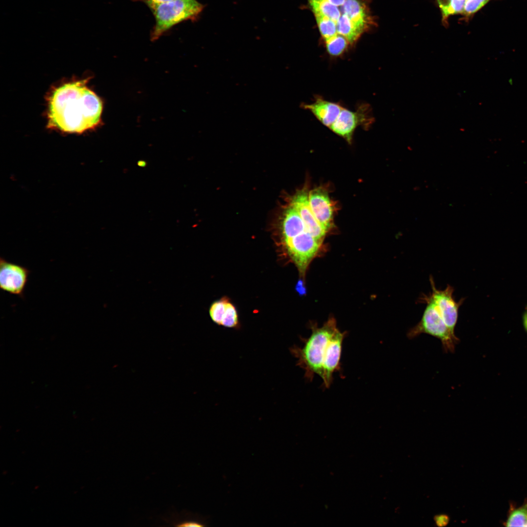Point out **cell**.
<instances>
[{
  "label": "cell",
  "instance_id": "6da1fadb",
  "mask_svg": "<svg viewBox=\"0 0 527 527\" xmlns=\"http://www.w3.org/2000/svg\"><path fill=\"white\" fill-rule=\"evenodd\" d=\"M88 80L67 82L52 91L48 101L49 128L81 133L101 123L102 101L88 87Z\"/></svg>",
  "mask_w": 527,
  "mask_h": 527
},
{
  "label": "cell",
  "instance_id": "7a4b0ae2",
  "mask_svg": "<svg viewBox=\"0 0 527 527\" xmlns=\"http://www.w3.org/2000/svg\"><path fill=\"white\" fill-rule=\"evenodd\" d=\"M314 16L332 21L338 36L354 43L368 29L365 3L363 0H340L331 3L326 0H308Z\"/></svg>",
  "mask_w": 527,
  "mask_h": 527
},
{
  "label": "cell",
  "instance_id": "3957f363",
  "mask_svg": "<svg viewBox=\"0 0 527 527\" xmlns=\"http://www.w3.org/2000/svg\"><path fill=\"white\" fill-rule=\"evenodd\" d=\"M312 334L303 339L304 345L289 348L297 359V365L304 371V378L311 382L315 375L321 377L324 358L333 335L338 329L335 321L331 319L321 327H312Z\"/></svg>",
  "mask_w": 527,
  "mask_h": 527
},
{
  "label": "cell",
  "instance_id": "277c9868",
  "mask_svg": "<svg viewBox=\"0 0 527 527\" xmlns=\"http://www.w3.org/2000/svg\"><path fill=\"white\" fill-rule=\"evenodd\" d=\"M204 6L197 0H174L160 4L151 10L155 23L150 39L158 40L175 25L185 20H197Z\"/></svg>",
  "mask_w": 527,
  "mask_h": 527
},
{
  "label": "cell",
  "instance_id": "5b68a950",
  "mask_svg": "<svg viewBox=\"0 0 527 527\" xmlns=\"http://www.w3.org/2000/svg\"><path fill=\"white\" fill-rule=\"evenodd\" d=\"M420 299V301L426 303V307L421 320L409 329L407 337L412 339L422 333L427 334L440 340L445 352H454L455 345L459 342L460 339L446 325L434 304L426 295L422 296Z\"/></svg>",
  "mask_w": 527,
  "mask_h": 527
},
{
  "label": "cell",
  "instance_id": "8992f818",
  "mask_svg": "<svg viewBox=\"0 0 527 527\" xmlns=\"http://www.w3.org/2000/svg\"><path fill=\"white\" fill-rule=\"evenodd\" d=\"M431 292L427 297L434 304L446 325L455 333V328L457 323L459 309L462 304L464 299L456 301L453 296V287L447 285L443 290L436 288L432 277H430Z\"/></svg>",
  "mask_w": 527,
  "mask_h": 527
},
{
  "label": "cell",
  "instance_id": "52a82bcc",
  "mask_svg": "<svg viewBox=\"0 0 527 527\" xmlns=\"http://www.w3.org/2000/svg\"><path fill=\"white\" fill-rule=\"evenodd\" d=\"M30 271L26 267L0 258V287L3 291L24 297Z\"/></svg>",
  "mask_w": 527,
  "mask_h": 527
},
{
  "label": "cell",
  "instance_id": "ba28073f",
  "mask_svg": "<svg viewBox=\"0 0 527 527\" xmlns=\"http://www.w3.org/2000/svg\"><path fill=\"white\" fill-rule=\"evenodd\" d=\"M345 337V333L341 332L338 329L330 341L320 377L323 380V387L324 388H328L330 386L333 382L334 373L341 372L340 361Z\"/></svg>",
  "mask_w": 527,
  "mask_h": 527
},
{
  "label": "cell",
  "instance_id": "9c48e42d",
  "mask_svg": "<svg viewBox=\"0 0 527 527\" xmlns=\"http://www.w3.org/2000/svg\"><path fill=\"white\" fill-rule=\"evenodd\" d=\"M290 204L299 213L308 232L322 243L326 231L313 213L309 205L307 193L305 191L297 192L291 200Z\"/></svg>",
  "mask_w": 527,
  "mask_h": 527
},
{
  "label": "cell",
  "instance_id": "30bf717a",
  "mask_svg": "<svg viewBox=\"0 0 527 527\" xmlns=\"http://www.w3.org/2000/svg\"><path fill=\"white\" fill-rule=\"evenodd\" d=\"M365 113L364 108L359 109L354 112L343 108L337 120L329 128L348 142H350L357 126L371 121L369 117L366 116Z\"/></svg>",
  "mask_w": 527,
  "mask_h": 527
},
{
  "label": "cell",
  "instance_id": "8fae6325",
  "mask_svg": "<svg viewBox=\"0 0 527 527\" xmlns=\"http://www.w3.org/2000/svg\"><path fill=\"white\" fill-rule=\"evenodd\" d=\"M308 200L314 215L327 232L331 225L333 210L326 192L321 188L315 189L308 194Z\"/></svg>",
  "mask_w": 527,
  "mask_h": 527
},
{
  "label": "cell",
  "instance_id": "7c38bea8",
  "mask_svg": "<svg viewBox=\"0 0 527 527\" xmlns=\"http://www.w3.org/2000/svg\"><path fill=\"white\" fill-rule=\"evenodd\" d=\"M304 108L311 111L324 125L329 128L338 117L343 108L340 104L317 98L312 103L304 104Z\"/></svg>",
  "mask_w": 527,
  "mask_h": 527
},
{
  "label": "cell",
  "instance_id": "4fadbf2b",
  "mask_svg": "<svg viewBox=\"0 0 527 527\" xmlns=\"http://www.w3.org/2000/svg\"><path fill=\"white\" fill-rule=\"evenodd\" d=\"M281 229L284 241L308 232L299 213L290 204L284 212Z\"/></svg>",
  "mask_w": 527,
  "mask_h": 527
},
{
  "label": "cell",
  "instance_id": "5bb4252c",
  "mask_svg": "<svg viewBox=\"0 0 527 527\" xmlns=\"http://www.w3.org/2000/svg\"><path fill=\"white\" fill-rule=\"evenodd\" d=\"M168 516H163L162 520L166 524L174 527H205L207 526V517H203L199 514H193L187 511H183L181 513L176 512H170Z\"/></svg>",
  "mask_w": 527,
  "mask_h": 527
},
{
  "label": "cell",
  "instance_id": "9a60e30c",
  "mask_svg": "<svg viewBox=\"0 0 527 527\" xmlns=\"http://www.w3.org/2000/svg\"><path fill=\"white\" fill-rule=\"evenodd\" d=\"M504 525L506 527H527V500L519 507L511 504Z\"/></svg>",
  "mask_w": 527,
  "mask_h": 527
},
{
  "label": "cell",
  "instance_id": "2e32d148",
  "mask_svg": "<svg viewBox=\"0 0 527 527\" xmlns=\"http://www.w3.org/2000/svg\"><path fill=\"white\" fill-rule=\"evenodd\" d=\"M443 17L446 19L449 16L463 12L466 0H437Z\"/></svg>",
  "mask_w": 527,
  "mask_h": 527
},
{
  "label": "cell",
  "instance_id": "e0dca14e",
  "mask_svg": "<svg viewBox=\"0 0 527 527\" xmlns=\"http://www.w3.org/2000/svg\"><path fill=\"white\" fill-rule=\"evenodd\" d=\"M349 44L348 41L342 36L335 38L325 42L326 48L328 54L333 56H338L344 53Z\"/></svg>",
  "mask_w": 527,
  "mask_h": 527
},
{
  "label": "cell",
  "instance_id": "ac0fdd59",
  "mask_svg": "<svg viewBox=\"0 0 527 527\" xmlns=\"http://www.w3.org/2000/svg\"><path fill=\"white\" fill-rule=\"evenodd\" d=\"M228 301L226 298H222L214 302L210 307L209 314L212 320L220 325L221 324Z\"/></svg>",
  "mask_w": 527,
  "mask_h": 527
},
{
  "label": "cell",
  "instance_id": "d6986e66",
  "mask_svg": "<svg viewBox=\"0 0 527 527\" xmlns=\"http://www.w3.org/2000/svg\"><path fill=\"white\" fill-rule=\"evenodd\" d=\"M238 325V315L236 309L233 304L228 301L221 325L228 328H235L237 327Z\"/></svg>",
  "mask_w": 527,
  "mask_h": 527
},
{
  "label": "cell",
  "instance_id": "ffe728a7",
  "mask_svg": "<svg viewBox=\"0 0 527 527\" xmlns=\"http://www.w3.org/2000/svg\"><path fill=\"white\" fill-rule=\"evenodd\" d=\"M489 0H466L463 13L466 16H470L478 11L483 7Z\"/></svg>",
  "mask_w": 527,
  "mask_h": 527
},
{
  "label": "cell",
  "instance_id": "44dd1931",
  "mask_svg": "<svg viewBox=\"0 0 527 527\" xmlns=\"http://www.w3.org/2000/svg\"><path fill=\"white\" fill-rule=\"evenodd\" d=\"M436 525L439 527L446 526L449 521V517L446 514L437 515L434 517Z\"/></svg>",
  "mask_w": 527,
  "mask_h": 527
},
{
  "label": "cell",
  "instance_id": "7402d4cb",
  "mask_svg": "<svg viewBox=\"0 0 527 527\" xmlns=\"http://www.w3.org/2000/svg\"><path fill=\"white\" fill-rule=\"evenodd\" d=\"M140 0L144 2L151 10H153L157 6L167 3L174 0Z\"/></svg>",
  "mask_w": 527,
  "mask_h": 527
},
{
  "label": "cell",
  "instance_id": "603a6c76",
  "mask_svg": "<svg viewBox=\"0 0 527 527\" xmlns=\"http://www.w3.org/2000/svg\"><path fill=\"white\" fill-rule=\"evenodd\" d=\"M522 322L525 331L527 333V306L524 311Z\"/></svg>",
  "mask_w": 527,
  "mask_h": 527
},
{
  "label": "cell",
  "instance_id": "cb8c5ba5",
  "mask_svg": "<svg viewBox=\"0 0 527 527\" xmlns=\"http://www.w3.org/2000/svg\"><path fill=\"white\" fill-rule=\"evenodd\" d=\"M138 164L139 165H140V166H144V165H145V162H143V161H140V162H138Z\"/></svg>",
  "mask_w": 527,
  "mask_h": 527
}]
</instances>
